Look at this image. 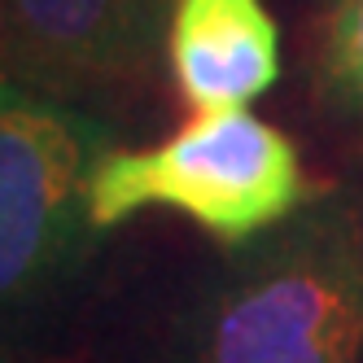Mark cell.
I'll use <instances>...</instances> for the list:
<instances>
[{
	"instance_id": "cell-1",
	"label": "cell",
	"mask_w": 363,
	"mask_h": 363,
	"mask_svg": "<svg viewBox=\"0 0 363 363\" xmlns=\"http://www.w3.org/2000/svg\"><path fill=\"white\" fill-rule=\"evenodd\" d=\"M363 189L315 197L197 280L118 363H359Z\"/></svg>"
},
{
	"instance_id": "cell-2",
	"label": "cell",
	"mask_w": 363,
	"mask_h": 363,
	"mask_svg": "<svg viewBox=\"0 0 363 363\" xmlns=\"http://www.w3.org/2000/svg\"><path fill=\"white\" fill-rule=\"evenodd\" d=\"M110 149L96 114L0 70V350L40 324L101 237L88 184Z\"/></svg>"
},
{
	"instance_id": "cell-3",
	"label": "cell",
	"mask_w": 363,
	"mask_h": 363,
	"mask_svg": "<svg viewBox=\"0 0 363 363\" xmlns=\"http://www.w3.org/2000/svg\"><path fill=\"white\" fill-rule=\"evenodd\" d=\"M311 197L298 145L280 127L250 110H211L149 149H110L92 171L88 211L96 232L171 211L237 250Z\"/></svg>"
},
{
	"instance_id": "cell-4",
	"label": "cell",
	"mask_w": 363,
	"mask_h": 363,
	"mask_svg": "<svg viewBox=\"0 0 363 363\" xmlns=\"http://www.w3.org/2000/svg\"><path fill=\"white\" fill-rule=\"evenodd\" d=\"M175 0H0V70L53 96H92L149 74Z\"/></svg>"
},
{
	"instance_id": "cell-5",
	"label": "cell",
	"mask_w": 363,
	"mask_h": 363,
	"mask_svg": "<svg viewBox=\"0 0 363 363\" xmlns=\"http://www.w3.org/2000/svg\"><path fill=\"white\" fill-rule=\"evenodd\" d=\"M162 57L197 114L245 110L280 79V27L263 0H175Z\"/></svg>"
},
{
	"instance_id": "cell-6",
	"label": "cell",
	"mask_w": 363,
	"mask_h": 363,
	"mask_svg": "<svg viewBox=\"0 0 363 363\" xmlns=\"http://www.w3.org/2000/svg\"><path fill=\"white\" fill-rule=\"evenodd\" d=\"M320 92L350 123H363V0H333L320 48Z\"/></svg>"
},
{
	"instance_id": "cell-7",
	"label": "cell",
	"mask_w": 363,
	"mask_h": 363,
	"mask_svg": "<svg viewBox=\"0 0 363 363\" xmlns=\"http://www.w3.org/2000/svg\"><path fill=\"white\" fill-rule=\"evenodd\" d=\"M0 363H13V359H9V354H5V350H0Z\"/></svg>"
},
{
	"instance_id": "cell-8",
	"label": "cell",
	"mask_w": 363,
	"mask_h": 363,
	"mask_svg": "<svg viewBox=\"0 0 363 363\" xmlns=\"http://www.w3.org/2000/svg\"><path fill=\"white\" fill-rule=\"evenodd\" d=\"M328 5H333V0H328Z\"/></svg>"
}]
</instances>
